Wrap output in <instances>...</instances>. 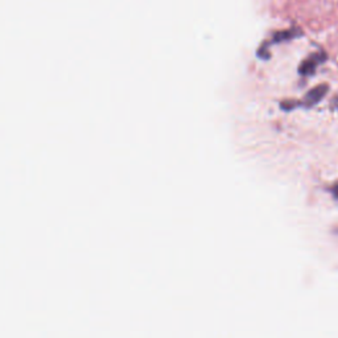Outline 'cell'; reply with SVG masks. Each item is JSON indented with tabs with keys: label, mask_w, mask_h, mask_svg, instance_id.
Listing matches in <instances>:
<instances>
[{
	"label": "cell",
	"mask_w": 338,
	"mask_h": 338,
	"mask_svg": "<svg viewBox=\"0 0 338 338\" xmlns=\"http://www.w3.org/2000/svg\"><path fill=\"white\" fill-rule=\"evenodd\" d=\"M325 59H326V53L322 52V50L312 53L308 58H305L303 62L300 63L299 73L301 76H313L316 73V69L318 67V65L324 63Z\"/></svg>",
	"instance_id": "cell-1"
},
{
	"label": "cell",
	"mask_w": 338,
	"mask_h": 338,
	"mask_svg": "<svg viewBox=\"0 0 338 338\" xmlns=\"http://www.w3.org/2000/svg\"><path fill=\"white\" fill-rule=\"evenodd\" d=\"M329 86L326 84H320L316 87H313L312 90H309L304 97L303 102H300V105L305 106V107H313L314 105H317L318 102L328 94Z\"/></svg>",
	"instance_id": "cell-2"
},
{
	"label": "cell",
	"mask_w": 338,
	"mask_h": 338,
	"mask_svg": "<svg viewBox=\"0 0 338 338\" xmlns=\"http://www.w3.org/2000/svg\"><path fill=\"white\" fill-rule=\"evenodd\" d=\"M300 35H303V33H301V31H300L299 28L287 29V31H282V32L275 33L274 37H272L271 42L287 41V40H292V39H295V37H299Z\"/></svg>",
	"instance_id": "cell-3"
},
{
	"label": "cell",
	"mask_w": 338,
	"mask_h": 338,
	"mask_svg": "<svg viewBox=\"0 0 338 338\" xmlns=\"http://www.w3.org/2000/svg\"><path fill=\"white\" fill-rule=\"evenodd\" d=\"M331 105H333V107H335V108H338V97L335 98L334 101L331 102Z\"/></svg>",
	"instance_id": "cell-4"
}]
</instances>
